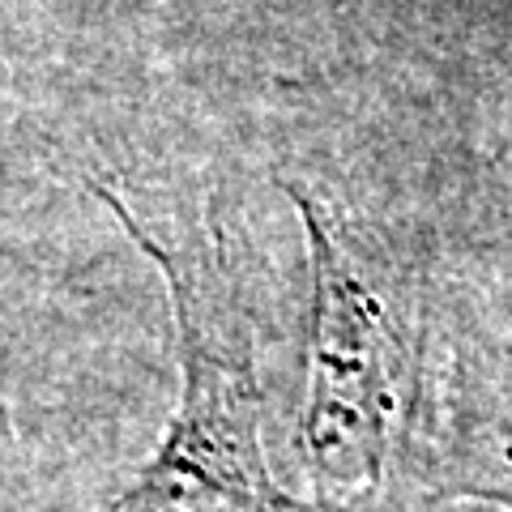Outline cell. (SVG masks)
Masks as SVG:
<instances>
[{"instance_id": "obj_1", "label": "cell", "mask_w": 512, "mask_h": 512, "mask_svg": "<svg viewBox=\"0 0 512 512\" xmlns=\"http://www.w3.org/2000/svg\"><path fill=\"white\" fill-rule=\"evenodd\" d=\"M99 197L167 274L184 346V397L167 440L111 512H308L269 474L252 325L222 239L167 248L141 231L107 188Z\"/></svg>"}, {"instance_id": "obj_2", "label": "cell", "mask_w": 512, "mask_h": 512, "mask_svg": "<svg viewBox=\"0 0 512 512\" xmlns=\"http://www.w3.org/2000/svg\"><path fill=\"white\" fill-rule=\"evenodd\" d=\"M316 256V342H312V402L303 419V444L312 457L320 504L367 500L380 483L389 414L397 402L402 338L389 303L363 274L342 231L320 218L316 205L291 188Z\"/></svg>"}, {"instance_id": "obj_3", "label": "cell", "mask_w": 512, "mask_h": 512, "mask_svg": "<svg viewBox=\"0 0 512 512\" xmlns=\"http://www.w3.org/2000/svg\"><path fill=\"white\" fill-rule=\"evenodd\" d=\"M414 427L431 495L512 508V286L448 303Z\"/></svg>"}]
</instances>
